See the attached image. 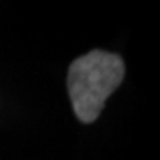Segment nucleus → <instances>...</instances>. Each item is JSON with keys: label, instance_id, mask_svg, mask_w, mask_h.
<instances>
[{"label": "nucleus", "instance_id": "1", "mask_svg": "<svg viewBox=\"0 0 160 160\" xmlns=\"http://www.w3.org/2000/svg\"><path fill=\"white\" fill-rule=\"evenodd\" d=\"M122 77L124 64L116 54L95 49L75 59L69 69L67 87L77 118L82 122L95 121Z\"/></svg>", "mask_w": 160, "mask_h": 160}]
</instances>
